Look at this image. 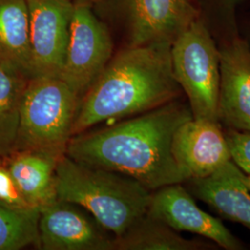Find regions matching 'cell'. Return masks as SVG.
I'll list each match as a JSON object with an SVG mask.
<instances>
[{
	"instance_id": "1",
	"label": "cell",
	"mask_w": 250,
	"mask_h": 250,
	"mask_svg": "<svg viewBox=\"0 0 250 250\" xmlns=\"http://www.w3.org/2000/svg\"><path fill=\"white\" fill-rule=\"evenodd\" d=\"M194 117L176 100L90 133L72 136L66 155L93 167L113 170L151 190L189 180L172 153L179 127Z\"/></svg>"
},
{
	"instance_id": "2",
	"label": "cell",
	"mask_w": 250,
	"mask_h": 250,
	"mask_svg": "<svg viewBox=\"0 0 250 250\" xmlns=\"http://www.w3.org/2000/svg\"><path fill=\"white\" fill-rule=\"evenodd\" d=\"M170 43L128 45L111 58L82 99L72 136L106 121L139 115L176 100Z\"/></svg>"
},
{
	"instance_id": "3",
	"label": "cell",
	"mask_w": 250,
	"mask_h": 250,
	"mask_svg": "<svg viewBox=\"0 0 250 250\" xmlns=\"http://www.w3.org/2000/svg\"><path fill=\"white\" fill-rule=\"evenodd\" d=\"M55 176L58 199L85 208L115 237L147 212L150 190L125 174L83 164L65 154Z\"/></svg>"
},
{
	"instance_id": "4",
	"label": "cell",
	"mask_w": 250,
	"mask_h": 250,
	"mask_svg": "<svg viewBox=\"0 0 250 250\" xmlns=\"http://www.w3.org/2000/svg\"><path fill=\"white\" fill-rule=\"evenodd\" d=\"M80 102L60 77L30 78L21 101L14 152H38L62 158L72 137Z\"/></svg>"
},
{
	"instance_id": "5",
	"label": "cell",
	"mask_w": 250,
	"mask_h": 250,
	"mask_svg": "<svg viewBox=\"0 0 250 250\" xmlns=\"http://www.w3.org/2000/svg\"><path fill=\"white\" fill-rule=\"evenodd\" d=\"M170 56L174 77L194 119L219 123L220 50L199 19L172 42Z\"/></svg>"
},
{
	"instance_id": "6",
	"label": "cell",
	"mask_w": 250,
	"mask_h": 250,
	"mask_svg": "<svg viewBox=\"0 0 250 250\" xmlns=\"http://www.w3.org/2000/svg\"><path fill=\"white\" fill-rule=\"evenodd\" d=\"M110 32L89 0H73L65 61L60 78L82 100L112 58Z\"/></svg>"
},
{
	"instance_id": "7",
	"label": "cell",
	"mask_w": 250,
	"mask_h": 250,
	"mask_svg": "<svg viewBox=\"0 0 250 250\" xmlns=\"http://www.w3.org/2000/svg\"><path fill=\"white\" fill-rule=\"evenodd\" d=\"M125 24L129 45L170 43L199 19L190 0H102Z\"/></svg>"
},
{
	"instance_id": "8",
	"label": "cell",
	"mask_w": 250,
	"mask_h": 250,
	"mask_svg": "<svg viewBox=\"0 0 250 250\" xmlns=\"http://www.w3.org/2000/svg\"><path fill=\"white\" fill-rule=\"evenodd\" d=\"M26 2L32 50V77H60L69 43L73 0H26Z\"/></svg>"
},
{
	"instance_id": "9",
	"label": "cell",
	"mask_w": 250,
	"mask_h": 250,
	"mask_svg": "<svg viewBox=\"0 0 250 250\" xmlns=\"http://www.w3.org/2000/svg\"><path fill=\"white\" fill-rule=\"evenodd\" d=\"M102 225L74 204L57 199L39 208L37 246L44 250H115Z\"/></svg>"
},
{
	"instance_id": "10",
	"label": "cell",
	"mask_w": 250,
	"mask_h": 250,
	"mask_svg": "<svg viewBox=\"0 0 250 250\" xmlns=\"http://www.w3.org/2000/svg\"><path fill=\"white\" fill-rule=\"evenodd\" d=\"M146 213L177 232L196 233L224 250H244L238 238L220 220L198 208L181 184L157 189L151 195Z\"/></svg>"
},
{
	"instance_id": "11",
	"label": "cell",
	"mask_w": 250,
	"mask_h": 250,
	"mask_svg": "<svg viewBox=\"0 0 250 250\" xmlns=\"http://www.w3.org/2000/svg\"><path fill=\"white\" fill-rule=\"evenodd\" d=\"M219 50V123L228 129L250 132V45L235 38Z\"/></svg>"
},
{
	"instance_id": "12",
	"label": "cell",
	"mask_w": 250,
	"mask_h": 250,
	"mask_svg": "<svg viewBox=\"0 0 250 250\" xmlns=\"http://www.w3.org/2000/svg\"><path fill=\"white\" fill-rule=\"evenodd\" d=\"M172 153L189 180L207 177L232 160L221 124L194 118L176 131Z\"/></svg>"
},
{
	"instance_id": "13",
	"label": "cell",
	"mask_w": 250,
	"mask_h": 250,
	"mask_svg": "<svg viewBox=\"0 0 250 250\" xmlns=\"http://www.w3.org/2000/svg\"><path fill=\"white\" fill-rule=\"evenodd\" d=\"M243 174L244 171L231 160L207 177L188 181L198 199L218 214L250 231V192Z\"/></svg>"
},
{
	"instance_id": "14",
	"label": "cell",
	"mask_w": 250,
	"mask_h": 250,
	"mask_svg": "<svg viewBox=\"0 0 250 250\" xmlns=\"http://www.w3.org/2000/svg\"><path fill=\"white\" fill-rule=\"evenodd\" d=\"M27 201L37 208L58 199L56 167L59 159L38 152H14L2 160Z\"/></svg>"
},
{
	"instance_id": "15",
	"label": "cell",
	"mask_w": 250,
	"mask_h": 250,
	"mask_svg": "<svg viewBox=\"0 0 250 250\" xmlns=\"http://www.w3.org/2000/svg\"><path fill=\"white\" fill-rule=\"evenodd\" d=\"M0 62L32 77L26 0H0Z\"/></svg>"
},
{
	"instance_id": "16",
	"label": "cell",
	"mask_w": 250,
	"mask_h": 250,
	"mask_svg": "<svg viewBox=\"0 0 250 250\" xmlns=\"http://www.w3.org/2000/svg\"><path fill=\"white\" fill-rule=\"evenodd\" d=\"M215 246L202 240L187 239L147 213L114 238L115 250H212Z\"/></svg>"
},
{
	"instance_id": "17",
	"label": "cell",
	"mask_w": 250,
	"mask_h": 250,
	"mask_svg": "<svg viewBox=\"0 0 250 250\" xmlns=\"http://www.w3.org/2000/svg\"><path fill=\"white\" fill-rule=\"evenodd\" d=\"M28 77L7 64L0 62V159L9 157L18 136L21 107Z\"/></svg>"
},
{
	"instance_id": "18",
	"label": "cell",
	"mask_w": 250,
	"mask_h": 250,
	"mask_svg": "<svg viewBox=\"0 0 250 250\" xmlns=\"http://www.w3.org/2000/svg\"><path fill=\"white\" fill-rule=\"evenodd\" d=\"M39 210H21L0 201V250L37 246Z\"/></svg>"
},
{
	"instance_id": "19",
	"label": "cell",
	"mask_w": 250,
	"mask_h": 250,
	"mask_svg": "<svg viewBox=\"0 0 250 250\" xmlns=\"http://www.w3.org/2000/svg\"><path fill=\"white\" fill-rule=\"evenodd\" d=\"M0 201L21 210H39V208L31 205L22 196L2 159H0Z\"/></svg>"
},
{
	"instance_id": "20",
	"label": "cell",
	"mask_w": 250,
	"mask_h": 250,
	"mask_svg": "<svg viewBox=\"0 0 250 250\" xmlns=\"http://www.w3.org/2000/svg\"><path fill=\"white\" fill-rule=\"evenodd\" d=\"M232 161L245 173L250 174V132L228 129L224 132Z\"/></svg>"
},
{
	"instance_id": "21",
	"label": "cell",
	"mask_w": 250,
	"mask_h": 250,
	"mask_svg": "<svg viewBox=\"0 0 250 250\" xmlns=\"http://www.w3.org/2000/svg\"><path fill=\"white\" fill-rule=\"evenodd\" d=\"M243 181H244L246 187L248 188L250 192V174L244 172V174H243Z\"/></svg>"
}]
</instances>
